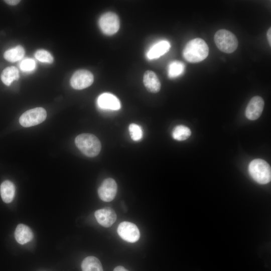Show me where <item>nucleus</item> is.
<instances>
[{"label": "nucleus", "mask_w": 271, "mask_h": 271, "mask_svg": "<svg viewBox=\"0 0 271 271\" xmlns=\"http://www.w3.org/2000/svg\"><path fill=\"white\" fill-rule=\"evenodd\" d=\"M0 192L3 201L6 203L11 202L15 196V187L10 181L6 180L1 185Z\"/></svg>", "instance_id": "obj_16"}, {"label": "nucleus", "mask_w": 271, "mask_h": 271, "mask_svg": "<svg viewBox=\"0 0 271 271\" xmlns=\"http://www.w3.org/2000/svg\"><path fill=\"white\" fill-rule=\"evenodd\" d=\"M81 268L82 271H103L100 260L93 256H87L83 259Z\"/></svg>", "instance_id": "obj_17"}, {"label": "nucleus", "mask_w": 271, "mask_h": 271, "mask_svg": "<svg viewBox=\"0 0 271 271\" xmlns=\"http://www.w3.org/2000/svg\"><path fill=\"white\" fill-rule=\"evenodd\" d=\"M214 41L220 51L228 54L234 52L238 46L236 37L232 32L225 29L217 31L214 35Z\"/></svg>", "instance_id": "obj_4"}, {"label": "nucleus", "mask_w": 271, "mask_h": 271, "mask_svg": "<svg viewBox=\"0 0 271 271\" xmlns=\"http://www.w3.org/2000/svg\"><path fill=\"white\" fill-rule=\"evenodd\" d=\"M131 139L134 141H139L143 137V132L140 126L135 123H131L128 127Z\"/></svg>", "instance_id": "obj_22"}, {"label": "nucleus", "mask_w": 271, "mask_h": 271, "mask_svg": "<svg viewBox=\"0 0 271 271\" xmlns=\"http://www.w3.org/2000/svg\"><path fill=\"white\" fill-rule=\"evenodd\" d=\"M264 105V100L259 96L253 97L245 109V114L249 120H254L260 117Z\"/></svg>", "instance_id": "obj_10"}, {"label": "nucleus", "mask_w": 271, "mask_h": 271, "mask_svg": "<svg viewBox=\"0 0 271 271\" xmlns=\"http://www.w3.org/2000/svg\"><path fill=\"white\" fill-rule=\"evenodd\" d=\"M170 47L168 41H161L150 48L147 53V57L150 59L158 58L168 52Z\"/></svg>", "instance_id": "obj_15"}, {"label": "nucleus", "mask_w": 271, "mask_h": 271, "mask_svg": "<svg viewBox=\"0 0 271 271\" xmlns=\"http://www.w3.org/2000/svg\"><path fill=\"white\" fill-rule=\"evenodd\" d=\"M144 84L147 90L152 93H157L161 89V83L155 72L151 70L145 72L143 77Z\"/></svg>", "instance_id": "obj_13"}, {"label": "nucleus", "mask_w": 271, "mask_h": 271, "mask_svg": "<svg viewBox=\"0 0 271 271\" xmlns=\"http://www.w3.org/2000/svg\"><path fill=\"white\" fill-rule=\"evenodd\" d=\"M119 236L124 240L129 242H135L140 237V233L137 226L128 221L121 222L117 229Z\"/></svg>", "instance_id": "obj_7"}, {"label": "nucleus", "mask_w": 271, "mask_h": 271, "mask_svg": "<svg viewBox=\"0 0 271 271\" xmlns=\"http://www.w3.org/2000/svg\"><path fill=\"white\" fill-rule=\"evenodd\" d=\"M25 55V50L21 46L8 50L4 54V58L8 61L15 62L21 59Z\"/></svg>", "instance_id": "obj_19"}, {"label": "nucleus", "mask_w": 271, "mask_h": 271, "mask_svg": "<svg viewBox=\"0 0 271 271\" xmlns=\"http://www.w3.org/2000/svg\"><path fill=\"white\" fill-rule=\"evenodd\" d=\"M75 143L79 150L88 157L97 156L101 148L99 139L90 133H82L77 136L75 139Z\"/></svg>", "instance_id": "obj_2"}, {"label": "nucleus", "mask_w": 271, "mask_h": 271, "mask_svg": "<svg viewBox=\"0 0 271 271\" xmlns=\"http://www.w3.org/2000/svg\"><path fill=\"white\" fill-rule=\"evenodd\" d=\"M37 59L43 63H51L53 62V57L50 53L45 50H39L35 54Z\"/></svg>", "instance_id": "obj_23"}, {"label": "nucleus", "mask_w": 271, "mask_h": 271, "mask_svg": "<svg viewBox=\"0 0 271 271\" xmlns=\"http://www.w3.org/2000/svg\"><path fill=\"white\" fill-rule=\"evenodd\" d=\"M36 63L32 59L27 58L23 60L20 63L21 69L25 72H29L35 69Z\"/></svg>", "instance_id": "obj_24"}, {"label": "nucleus", "mask_w": 271, "mask_h": 271, "mask_svg": "<svg viewBox=\"0 0 271 271\" xmlns=\"http://www.w3.org/2000/svg\"><path fill=\"white\" fill-rule=\"evenodd\" d=\"M117 190L116 182L112 178L105 179L98 189V194L101 200L110 202L115 197Z\"/></svg>", "instance_id": "obj_9"}, {"label": "nucleus", "mask_w": 271, "mask_h": 271, "mask_svg": "<svg viewBox=\"0 0 271 271\" xmlns=\"http://www.w3.org/2000/svg\"><path fill=\"white\" fill-rule=\"evenodd\" d=\"M191 134L190 129L183 125L176 126L173 130L172 137L176 140L182 141L188 139Z\"/></svg>", "instance_id": "obj_20"}, {"label": "nucleus", "mask_w": 271, "mask_h": 271, "mask_svg": "<svg viewBox=\"0 0 271 271\" xmlns=\"http://www.w3.org/2000/svg\"><path fill=\"white\" fill-rule=\"evenodd\" d=\"M31 229L23 224H19L15 230V237L17 241L20 244H24L30 241L33 238Z\"/></svg>", "instance_id": "obj_14"}, {"label": "nucleus", "mask_w": 271, "mask_h": 271, "mask_svg": "<svg viewBox=\"0 0 271 271\" xmlns=\"http://www.w3.org/2000/svg\"><path fill=\"white\" fill-rule=\"evenodd\" d=\"M113 271H128L122 266H117L113 270Z\"/></svg>", "instance_id": "obj_27"}, {"label": "nucleus", "mask_w": 271, "mask_h": 271, "mask_svg": "<svg viewBox=\"0 0 271 271\" xmlns=\"http://www.w3.org/2000/svg\"><path fill=\"white\" fill-rule=\"evenodd\" d=\"M97 104L103 109L117 110L120 108V103L118 99L110 93H104L100 95L97 99Z\"/></svg>", "instance_id": "obj_12"}, {"label": "nucleus", "mask_w": 271, "mask_h": 271, "mask_svg": "<svg viewBox=\"0 0 271 271\" xmlns=\"http://www.w3.org/2000/svg\"><path fill=\"white\" fill-rule=\"evenodd\" d=\"M47 117L46 110L42 107H36L23 113L20 117L19 122L24 127H31L44 121Z\"/></svg>", "instance_id": "obj_5"}, {"label": "nucleus", "mask_w": 271, "mask_h": 271, "mask_svg": "<svg viewBox=\"0 0 271 271\" xmlns=\"http://www.w3.org/2000/svg\"><path fill=\"white\" fill-rule=\"evenodd\" d=\"M248 172L256 182L261 184L269 183L271 180V169L264 160L256 159L249 163Z\"/></svg>", "instance_id": "obj_3"}, {"label": "nucleus", "mask_w": 271, "mask_h": 271, "mask_svg": "<svg viewBox=\"0 0 271 271\" xmlns=\"http://www.w3.org/2000/svg\"><path fill=\"white\" fill-rule=\"evenodd\" d=\"M271 28H269L267 32V38L268 42V44L271 46Z\"/></svg>", "instance_id": "obj_26"}, {"label": "nucleus", "mask_w": 271, "mask_h": 271, "mask_svg": "<svg viewBox=\"0 0 271 271\" xmlns=\"http://www.w3.org/2000/svg\"><path fill=\"white\" fill-rule=\"evenodd\" d=\"M209 48L202 39L197 38L186 44L183 51V56L188 62L198 63L205 59L208 55Z\"/></svg>", "instance_id": "obj_1"}, {"label": "nucleus", "mask_w": 271, "mask_h": 271, "mask_svg": "<svg viewBox=\"0 0 271 271\" xmlns=\"http://www.w3.org/2000/svg\"><path fill=\"white\" fill-rule=\"evenodd\" d=\"M93 80L94 77L91 72L81 69L76 71L73 74L70 79V84L73 88L80 90L90 86Z\"/></svg>", "instance_id": "obj_8"}, {"label": "nucleus", "mask_w": 271, "mask_h": 271, "mask_svg": "<svg viewBox=\"0 0 271 271\" xmlns=\"http://www.w3.org/2000/svg\"><path fill=\"white\" fill-rule=\"evenodd\" d=\"M99 25L101 31L110 36L116 33L119 28V20L117 15L113 12L103 14L99 20Z\"/></svg>", "instance_id": "obj_6"}, {"label": "nucleus", "mask_w": 271, "mask_h": 271, "mask_svg": "<svg viewBox=\"0 0 271 271\" xmlns=\"http://www.w3.org/2000/svg\"><path fill=\"white\" fill-rule=\"evenodd\" d=\"M5 2L9 5L15 6L18 5L20 1L19 0H6Z\"/></svg>", "instance_id": "obj_25"}, {"label": "nucleus", "mask_w": 271, "mask_h": 271, "mask_svg": "<svg viewBox=\"0 0 271 271\" xmlns=\"http://www.w3.org/2000/svg\"><path fill=\"white\" fill-rule=\"evenodd\" d=\"M94 215L97 222L104 227H109L116 219L115 211L110 207L97 210L95 212Z\"/></svg>", "instance_id": "obj_11"}, {"label": "nucleus", "mask_w": 271, "mask_h": 271, "mask_svg": "<svg viewBox=\"0 0 271 271\" xmlns=\"http://www.w3.org/2000/svg\"><path fill=\"white\" fill-rule=\"evenodd\" d=\"M19 78V70L14 66L6 68L1 75L2 82L7 86H10L13 81L18 80Z\"/></svg>", "instance_id": "obj_18"}, {"label": "nucleus", "mask_w": 271, "mask_h": 271, "mask_svg": "<svg viewBox=\"0 0 271 271\" xmlns=\"http://www.w3.org/2000/svg\"><path fill=\"white\" fill-rule=\"evenodd\" d=\"M185 68L183 62L180 61H174L168 66V74L170 78H174L181 75Z\"/></svg>", "instance_id": "obj_21"}]
</instances>
